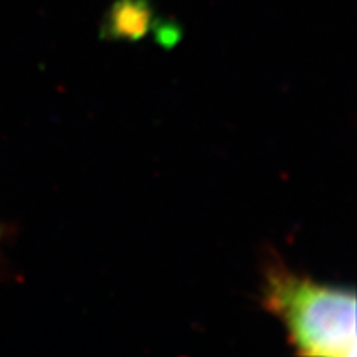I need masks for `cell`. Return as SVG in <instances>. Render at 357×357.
<instances>
[{
  "label": "cell",
  "mask_w": 357,
  "mask_h": 357,
  "mask_svg": "<svg viewBox=\"0 0 357 357\" xmlns=\"http://www.w3.org/2000/svg\"><path fill=\"white\" fill-rule=\"evenodd\" d=\"M263 306L283 321L298 354H356V293L352 289L316 283L275 261L265 271Z\"/></svg>",
  "instance_id": "1"
},
{
  "label": "cell",
  "mask_w": 357,
  "mask_h": 357,
  "mask_svg": "<svg viewBox=\"0 0 357 357\" xmlns=\"http://www.w3.org/2000/svg\"><path fill=\"white\" fill-rule=\"evenodd\" d=\"M151 17L147 0H118L109 13V26L118 33L139 35Z\"/></svg>",
  "instance_id": "2"
}]
</instances>
